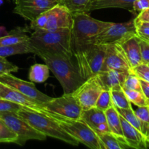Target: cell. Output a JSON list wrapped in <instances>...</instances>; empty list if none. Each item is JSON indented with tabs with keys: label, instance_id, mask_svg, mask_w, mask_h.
I'll return each instance as SVG.
<instances>
[{
	"label": "cell",
	"instance_id": "obj_1",
	"mask_svg": "<svg viewBox=\"0 0 149 149\" xmlns=\"http://www.w3.org/2000/svg\"><path fill=\"white\" fill-rule=\"evenodd\" d=\"M29 45L31 53L42 51L65 58H73L70 29L33 31L29 36Z\"/></svg>",
	"mask_w": 149,
	"mask_h": 149
},
{
	"label": "cell",
	"instance_id": "obj_2",
	"mask_svg": "<svg viewBox=\"0 0 149 149\" xmlns=\"http://www.w3.org/2000/svg\"><path fill=\"white\" fill-rule=\"evenodd\" d=\"M35 55L40 57L49 67L61 84L64 94L73 93L85 80L81 77L74 57L65 58L55 54L37 51Z\"/></svg>",
	"mask_w": 149,
	"mask_h": 149
},
{
	"label": "cell",
	"instance_id": "obj_3",
	"mask_svg": "<svg viewBox=\"0 0 149 149\" xmlns=\"http://www.w3.org/2000/svg\"><path fill=\"white\" fill-rule=\"evenodd\" d=\"M73 19L71 28L72 54L93 44L95 38L113 23L93 18L84 12L73 13Z\"/></svg>",
	"mask_w": 149,
	"mask_h": 149
},
{
	"label": "cell",
	"instance_id": "obj_4",
	"mask_svg": "<svg viewBox=\"0 0 149 149\" xmlns=\"http://www.w3.org/2000/svg\"><path fill=\"white\" fill-rule=\"evenodd\" d=\"M17 114L29 122L35 130L47 137L60 140L66 143L77 146L79 142L67 133L52 118L47 114L21 108Z\"/></svg>",
	"mask_w": 149,
	"mask_h": 149
},
{
	"label": "cell",
	"instance_id": "obj_5",
	"mask_svg": "<svg viewBox=\"0 0 149 149\" xmlns=\"http://www.w3.org/2000/svg\"><path fill=\"white\" fill-rule=\"evenodd\" d=\"M42 113L52 118L67 133L77 140L79 143L84 144L91 149H103L100 140L95 132L81 119H68L48 111L47 109Z\"/></svg>",
	"mask_w": 149,
	"mask_h": 149
},
{
	"label": "cell",
	"instance_id": "obj_6",
	"mask_svg": "<svg viewBox=\"0 0 149 149\" xmlns=\"http://www.w3.org/2000/svg\"><path fill=\"white\" fill-rule=\"evenodd\" d=\"M106 45L91 44L73 53L79 72L84 80L101 71L106 55Z\"/></svg>",
	"mask_w": 149,
	"mask_h": 149
},
{
	"label": "cell",
	"instance_id": "obj_7",
	"mask_svg": "<svg viewBox=\"0 0 149 149\" xmlns=\"http://www.w3.org/2000/svg\"><path fill=\"white\" fill-rule=\"evenodd\" d=\"M0 119L17 135V141L15 143L17 145L24 146L30 140L45 141L47 139L46 135L35 130L29 122L20 117L17 113L0 112Z\"/></svg>",
	"mask_w": 149,
	"mask_h": 149
},
{
	"label": "cell",
	"instance_id": "obj_8",
	"mask_svg": "<svg viewBox=\"0 0 149 149\" xmlns=\"http://www.w3.org/2000/svg\"><path fill=\"white\" fill-rule=\"evenodd\" d=\"M133 36H138L135 19L121 23H113L102 31L93 40V44L109 45L115 42H122Z\"/></svg>",
	"mask_w": 149,
	"mask_h": 149
},
{
	"label": "cell",
	"instance_id": "obj_9",
	"mask_svg": "<svg viewBox=\"0 0 149 149\" xmlns=\"http://www.w3.org/2000/svg\"><path fill=\"white\" fill-rule=\"evenodd\" d=\"M43 106L48 111L73 119H79L83 111L72 93L63 94L55 98L52 97Z\"/></svg>",
	"mask_w": 149,
	"mask_h": 149
},
{
	"label": "cell",
	"instance_id": "obj_10",
	"mask_svg": "<svg viewBox=\"0 0 149 149\" xmlns=\"http://www.w3.org/2000/svg\"><path fill=\"white\" fill-rule=\"evenodd\" d=\"M103 90L96 75L86 79L72 93L82 110L95 106L97 98Z\"/></svg>",
	"mask_w": 149,
	"mask_h": 149
},
{
	"label": "cell",
	"instance_id": "obj_11",
	"mask_svg": "<svg viewBox=\"0 0 149 149\" xmlns=\"http://www.w3.org/2000/svg\"><path fill=\"white\" fill-rule=\"evenodd\" d=\"M0 83L20 92L24 95L45 104L52 98L39 91L32 81H26L13 76L12 74H6L0 76Z\"/></svg>",
	"mask_w": 149,
	"mask_h": 149
},
{
	"label": "cell",
	"instance_id": "obj_12",
	"mask_svg": "<svg viewBox=\"0 0 149 149\" xmlns=\"http://www.w3.org/2000/svg\"><path fill=\"white\" fill-rule=\"evenodd\" d=\"M15 7L13 13L29 21L60 3V0H14Z\"/></svg>",
	"mask_w": 149,
	"mask_h": 149
},
{
	"label": "cell",
	"instance_id": "obj_13",
	"mask_svg": "<svg viewBox=\"0 0 149 149\" xmlns=\"http://www.w3.org/2000/svg\"><path fill=\"white\" fill-rule=\"evenodd\" d=\"M109 70L132 72V68L127 59L123 49L118 42L106 45V55L100 71Z\"/></svg>",
	"mask_w": 149,
	"mask_h": 149
},
{
	"label": "cell",
	"instance_id": "obj_14",
	"mask_svg": "<svg viewBox=\"0 0 149 149\" xmlns=\"http://www.w3.org/2000/svg\"><path fill=\"white\" fill-rule=\"evenodd\" d=\"M47 22L44 30L70 29L73 26V14L63 4L58 3L45 11Z\"/></svg>",
	"mask_w": 149,
	"mask_h": 149
},
{
	"label": "cell",
	"instance_id": "obj_15",
	"mask_svg": "<svg viewBox=\"0 0 149 149\" xmlns=\"http://www.w3.org/2000/svg\"><path fill=\"white\" fill-rule=\"evenodd\" d=\"M0 98L6 99L14 102L20 105L23 109H29L31 111H34L40 113H44L46 111V109L44 107L43 104L1 83H0Z\"/></svg>",
	"mask_w": 149,
	"mask_h": 149
},
{
	"label": "cell",
	"instance_id": "obj_16",
	"mask_svg": "<svg viewBox=\"0 0 149 149\" xmlns=\"http://www.w3.org/2000/svg\"><path fill=\"white\" fill-rule=\"evenodd\" d=\"M120 116V115H119ZM121 125H122V132H123L124 139L130 148L136 149L147 148L148 147V143L146 138L134 127L128 122H127L123 117L120 116Z\"/></svg>",
	"mask_w": 149,
	"mask_h": 149
},
{
	"label": "cell",
	"instance_id": "obj_17",
	"mask_svg": "<svg viewBox=\"0 0 149 149\" xmlns=\"http://www.w3.org/2000/svg\"><path fill=\"white\" fill-rule=\"evenodd\" d=\"M119 45L123 49L131 68H135L140 64L143 63L139 36H133L128 38L123 42H119Z\"/></svg>",
	"mask_w": 149,
	"mask_h": 149
},
{
	"label": "cell",
	"instance_id": "obj_18",
	"mask_svg": "<svg viewBox=\"0 0 149 149\" xmlns=\"http://www.w3.org/2000/svg\"><path fill=\"white\" fill-rule=\"evenodd\" d=\"M128 74L129 72L126 71L109 70L106 71H100L98 74H96V77L103 90H110L112 89L122 87Z\"/></svg>",
	"mask_w": 149,
	"mask_h": 149
},
{
	"label": "cell",
	"instance_id": "obj_19",
	"mask_svg": "<svg viewBox=\"0 0 149 149\" xmlns=\"http://www.w3.org/2000/svg\"><path fill=\"white\" fill-rule=\"evenodd\" d=\"M135 0H90L86 13L106 8H122L133 13L132 7Z\"/></svg>",
	"mask_w": 149,
	"mask_h": 149
},
{
	"label": "cell",
	"instance_id": "obj_20",
	"mask_svg": "<svg viewBox=\"0 0 149 149\" xmlns=\"http://www.w3.org/2000/svg\"><path fill=\"white\" fill-rule=\"evenodd\" d=\"M105 114H106V122H107L111 133L114 135L115 137H116L118 139L122 141V142L126 143L125 139H124L120 116H119V113L116 110L114 106H112V107L109 108L108 110H106L105 111Z\"/></svg>",
	"mask_w": 149,
	"mask_h": 149
},
{
	"label": "cell",
	"instance_id": "obj_21",
	"mask_svg": "<svg viewBox=\"0 0 149 149\" xmlns=\"http://www.w3.org/2000/svg\"><path fill=\"white\" fill-rule=\"evenodd\" d=\"M27 28L17 27L0 37V45H13L27 42L29 39Z\"/></svg>",
	"mask_w": 149,
	"mask_h": 149
},
{
	"label": "cell",
	"instance_id": "obj_22",
	"mask_svg": "<svg viewBox=\"0 0 149 149\" xmlns=\"http://www.w3.org/2000/svg\"><path fill=\"white\" fill-rule=\"evenodd\" d=\"M80 119L84 121L93 130L100 124L106 122L105 112L96 107L83 110Z\"/></svg>",
	"mask_w": 149,
	"mask_h": 149
},
{
	"label": "cell",
	"instance_id": "obj_23",
	"mask_svg": "<svg viewBox=\"0 0 149 149\" xmlns=\"http://www.w3.org/2000/svg\"><path fill=\"white\" fill-rule=\"evenodd\" d=\"M49 77V68L46 64H33L29 69V79L33 83H43Z\"/></svg>",
	"mask_w": 149,
	"mask_h": 149
},
{
	"label": "cell",
	"instance_id": "obj_24",
	"mask_svg": "<svg viewBox=\"0 0 149 149\" xmlns=\"http://www.w3.org/2000/svg\"><path fill=\"white\" fill-rule=\"evenodd\" d=\"M31 53L29 40L23 43L13 45H0V57L7 58L15 55Z\"/></svg>",
	"mask_w": 149,
	"mask_h": 149
},
{
	"label": "cell",
	"instance_id": "obj_25",
	"mask_svg": "<svg viewBox=\"0 0 149 149\" xmlns=\"http://www.w3.org/2000/svg\"><path fill=\"white\" fill-rule=\"evenodd\" d=\"M103 149H124L130 148L125 143L122 142L110 132L97 135Z\"/></svg>",
	"mask_w": 149,
	"mask_h": 149
},
{
	"label": "cell",
	"instance_id": "obj_26",
	"mask_svg": "<svg viewBox=\"0 0 149 149\" xmlns=\"http://www.w3.org/2000/svg\"><path fill=\"white\" fill-rule=\"evenodd\" d=\"M113 106L118 109H130L131 103L127 97L122 87L110 90Z\"/></svg>",
	"mask_w": 149,
	"mask_h": 149
},
{
	"label": "cell",
	"instance_id": "obj_27",
	"mask_svg": "<svg viewBox=\"0 0 149 149\" xmlns=\"http://www.w3.org/2000/svg\"><path fill=\"white\" fill-rule=\"evenodd\" d=\"M123 90L131 103H133L138 107L148 106V99L146 97L143 92L129 89H123Z\"/></svg>",
	"mask_w": 149,
	"mask_h": 149
},
{
	"label": "cell",
	"instance_id": "obj_28",
	"mask_svg": "<svg viewBox=\"0 0 149 149\" xmlns=\"http://www.w3.org/2000/svg\"><path fill=\"white\" fill-rule=\"evenodd\" d=\"M135 113L139 119L141 125V130L144 136L146 138L149 135V110L148 106L138 107Z\"/></svg>",
	"mask_w": 149,
	"mask_h": 149
},
{
	"label": "cell",
	"instance_id": "obj_29",
	"mask_svg": "<svg viewBox=\"0 0 149 149\" xmlns=\"http://www.w3.org/2000/svg\"><path fill=\"white\" fill-rule=\"evenodd\" d=\"M115 109L122 117H123L127 122H129L131 125H132L134 127L136 128L138 130H139L142 133L141 122H140L139 119L136 116L135 111L132 109V108H130V109H118V108L115 107Z\"/></svg>",
	"mask_w": 149,
	"mask_h": 149
},
{
	"label": "cell",
	"instance_id": "obj_30",
	"mask_svg": "<svg viewBox=\"0 0 149 149\" xmlns=\"http://www.w3.org/2000/svg\"><path fill=\"white\" fill-rule=\"evenodd\" d=\"M90 0H60V3L63 4L71 13L84 12Z\"/></svg>",
	"mask_w": 149,
	"mask_h": 149
},
{
	"label": "cell",
	"instance_id": "obj_31",
	"mask_svg": "<svg viewBox=\"0 0 149 149\" xmlns=\"http://www.w3.org/2000/svg\"><path fill=\"white\" fill-rule=\"evenodd\" d=\"M17 136L7 125L0 119V143H15L17 141Z\"/></svg>",
	"mask_w": 149,
	"mask_h": 149
},
{
	"label": "cell",
	"instance_id": "obj_32",
	"mask_svg": "<svg viewBox=\"0 0 149 149\" xmlns=\"http://www.w3.org/2000/svg\"><path fill=\"white\" fill-rule=\"evenodd\" d=\"M112 106H113V102H112L110 90H103L98 98H97L95 107L97 108L98 109L105 112Z\"/></svg>",
	"mask_w": 149,
	"mask_h": 149
},
{
	"label": "cell",
	"instance_id": "obj_33",
	"mask_svg": "<svg viewBox=\"0 0 149 149\" xmlns=\"http://www.w3.org/2000/svg\"><path fill=\"white\" fill-rule=\"evenodd\" d=\"M122 89L138 90L142 92L140 79L132 72L129 73L125 78V81L122 86Z\"/></svg>",
	"mask_w": 149,
	"mask_h": 149
},
{
	"label": "cell",
	"instance_id": "obj_34",
	"mask_svg": "<svg viewBox=\"0 0 149 149\" xmlns=\"http://www.w3.org/2000/svg\"><path fill=\"white\" fill-rule=\"evenodd\" d=\"M19 68L17 65L10 62L6 58L0 57V76L6 74L17 72Z\"/></svg>",
	"mask_w": 149,
	"mask_h": 149
},
{
	"label": "cell",
	"instance_id": "obj_35",
	"mask_svg": "<svg viewBox=\"0 0 149 149\" xmlns=\"http://www.w3.org/2000/svg\"><path fill=\"white\" fill-rule=\"evenodd\" d=\"M21 106L17 103L6 99L0 98V112H10L17 113L21 109Z\"/></svg>",
	"mask_w": 149,
	"mask_h": 149
},
{
	"label": "cell",
	"instance_id": "obj_36",
	"mask_svg": "<svg viewBox=\"0 0 149 149\" xmlns=\"http://www.w3.org/2000/svg\"><path fill=\"white\" fill-rule=\"evenodd\" d=\"M137 34L141 39L149 41V23L141 22L135 19Z\"/></svg>",
	"mask_w": 149,
	"mask_h": 149
},
{
	"label": "cell",
	"instance_id": "obj_37",
	"mask_svg": "<svg viewBox=\"0 0 149 149\" xmlns=\"http://www.w3.org/2000/svg\"><path fill=\"white\" fill-rule=\"evenodd\" d=\"M132 72L141 79L149 82V66L145 63H141L132 68Z\"/></svg>",
	"mask_w": 149,
	"mask_h": 149
},
{
	"label": "cell",
	"instance_id": "obj_38",
	"mask_svg": "<svg viewBox=\"0 0 149 149\" xmlns=\"http://www.w3.org/2000/svg\"><path fill=\"white\" fill-rule=\"evenodd\" d=\"M139 43L143 63L149 64V42L139 37Z\"/></svg>",
	"mask_w": 149,
	"mask_h": 149
},
{
	"label": "cell",
	"instance_id": "obj_39",
	"mask_svg": "<svg viewBox=\"0 0 149 149\" xmlns=\"http://www.w3.org/2000/svg\"><path fill=\"white\" fill-rule=\"evenodd\" d=\"M149 8V0H135L133 3V13H140Z\"/></svg>",
	"mask_w": 149,
	"mask_h": 149
},
{
	"label": "cell",
	"instance_id": "obj_40",
	"mask_svg": "<svg viewBox=\"0 0 149 149\" xmlns=\"http://www.w3.org/2000/svg\"><path fill=\"white\" fill-rule=\"evenodd\" d=\"M93 131L96 133V135H99V134H103L106 133V132H110L109 131V126L107 125V122H103V123L97 125L96 127L93 129Z\"/></svg>",
	"mask_w": 149,
	"mask_h": 149
},
{
	"label": "cell",
	"instance_id": "obj_41",
	"mask_svg": "<svg viewBox=\"0 0 149 149\" xmlns=\"http://www.w3.org/2000/svg\"><path fill=\"white\" fill-rule=\"evenodd\" d=\"M135 19L136 20H138V21L149 23V8L138 13L137 15V17Z\"/></svg>",
	"mask_w": 149,
	"mask_h": 149
},
{
	"label": "cell",
	"instance_id": "obj_42",
	"mask_svg": "<svg viewBox=\"0 0 149 149\" xmlns=\"http://www.w3.org/2000/svg\"><path fill=\"white\" fill-rule=\"evenodd\" d=\"M142 92L147 99H149V82L140 79Z\"/></svg>",
	"mask_w": 149,
	"mask_h": 149
},
{
	"label": "cell",
	"instance_id": "obj_43",
	"mask_svg": "<svg viewBox=\"0 0 149 149\" xmlns=\"http://www.w3.org/2000/svg\"><path fill=\"white\" fill-rule=\"evenodd\" d=\"M8 32L9 31H7L5 26H0V37H1V36H6V35H7L8 34Z\"/></svg>",
	"mask_w": 149,
	"mask_h": 149
},
{
	"label": "cell",
	"instance_id": "obj_44",
	"mask_svg": "<svg viewBox=\"0 0 149 149\" xmlns=\"http://www.w3.org/2000/svg\"><path fill=\"white\" fill-rule=\"evenodd\" d=\"M146 141H147V142H148V144H149V135L146 137Z\"/></svg>",
	"mask_w": 149,
	"mask_h": 149
},
{
	"label": "cell",
	"instance_id": "obj_45",
	"mask_svg": "<svg viewBox=\"0 0 149 149\" xmlns=\"http://www.w3.org/2000/svg\"><path fill=\"white\" fill-rule=\"evenodd\" d=\"M3 2H4V1H3V0H0V6L3 4Z\"/></svg>",
	"mask_w": 149,
	"mask_h": 149
},
{
	"label": "cell",
	"instance_id": "obj_46",
	"mask_svg": "<svg viewBox=\"0 0 149 149\" xmlns=\"http://www.w3.org/2000/svg\"><path fill=\"white\" fill-rule=\"evenodd\" d=\"M148 105H149V99H148Z\"/></svg>",
	"mask_w": 149,
	"mask_h": 149
},
{
	"label": "cell",
	"instance_id": "obj_47",
	"mask_svg": "<svg viewBox=\"0 0 149 149\" xmlns=\"http://www.w3.org/2000/svg\"><path fill=\"white\" fill-rule=\"evenodd\" d=\"M146 65H148V66H149V64H146Z\"/></svg>",
	"mask_w": 149,
	"mask_h": 149
},
{
	"label": "cell",
	"instance_id": "obj_48",
	"mask_svg": "<svg viewBox=\"0 0 149 149\" xmlns=\"http://www.w3.org/2000/svg\"><path fill=\"white\" fill-rule=\"evenodd\" d=\"M148 110H149V105H148Z\"/></svg>",
	"mask_w": 149,
	"mask_h": 149
},
{
	"label": "cell",
	"instance_id": "obj_49",
	"mask_svg": "<svg viewBox=\"0 0 149 149\" xmlns=\"http://www.w3.org/2000/svg\"><path fill=\"white\" fill-rule=\"evenodd\" d=\"M148 42H149V41H148Z\"/></svg>",
	"mask_w": 149,
	"mask_h": 149
}]
</instances>
